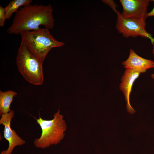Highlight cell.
<instances>
[{
  "label": "cell",
  "mask_w": 154,
  "mask_h": 154,
  "mask_svg": "<svg viewBox=\"0 0 154 154\" xmlns=\"http://www.w3.org/2000/svg\"><path fill=\"white\" fill-rule=\"evenodd\" d=\"M6 19L5 8L0 6V26H4Z\"/></svg>",
  "instance_id": "7c38bea8"
},
{
  "label": "cell",
  "mask_w": 154,
  "mask_h": 154,
  "mask_svg": "<svg viewBox=\"0 0 154 154\" xmlns=\"http://www.w3.org/2000/svg\"><path fill=\"white\" fill-rule=\"evenodd\" d=\"M20 35L31 52L43 62L52 48L64 44L56 39L45 28L24 32Z\"/></svg>",
  "instance_id": "277c9868"
},
{
  "label": "cell",
  "mask_w": 154,
  "mask_h": 154,
  "mask_svg": "<svg viewBox=\"0 0 154 154\" xmlns=\"http://www.w3.org/2000/svg\"><path fill=\"white\" fill-rule=\"evenodd\" d=\"M149 0H120L123 11L121 13L125 18H134L146 20Z\"/></svg>",
  "instance_id": "52a82bcc"
},
{
  "label": "cell",
  "mask_w": 154,
  "mask_h": 154,
  "mask_svg": "<svg viewBox=\"0 0 154 154\" xmlns=\"http://www.w3.org/2000/svg\"><path fill=\"white\" fill-rule=\"evenodd\" d=\"M16 63L19 72L27 81L35 85L43 84V62L31 52L22 38L18 51Z\"/></svg>",
  "instance_id": "7a4b0ae2"
},
{
  "label": "cell",
  "mask_w": 154,
  "mask_h": 154,
  "mask_svg": "<svg viewBox=\"0 0 154 154\" xmlns=\"http://www.w3.org/2000/svg\"><path fill=\"white\" fill-rule=\"evenodd\" d=\"M42 130L40 137L34 143L37 148L45 149L59 143L63 139L67 129L65 121L58 110L51 120H44L39 116L36 119Z\"/></svg>",
  "instance_id": "3957f363"
},
{
  "label": "cell",
  "mask_w": 154,
  "mask_h": 154,
  "mask_svg": "<svg viewBox=\"0 0 154 154\" xmlns=\"http://www.w3.org/2000/svg\"><path fill=\"white\" fill-rule=\"evenodd\" d=\"M102 1L105 4L108 5L112 8V10L116 14L118 11L116 9L117 7H118L115 2L111 0H102Z\"/></svg>",
  "instance_id": "4fadbf2b"
},
{
  "label": "cell",
  "mask_w": 154,
  "mask_h": 154,
  "mask_svg": "<svg viewBox=\"0 0 154 154\" xmlns=\"http://www.w3.org/2000/svg\"><path fill=\"white\" fill-rule=\"evenodd\" d=\"M17 94L15 91L9 90L5 92L0 91V114L7 113L11 110V104L14 97Z\"/></svg>",
  "instance_id": "30bf717a"
},
{
  "label": "cell",
  "mask_w": 154,
  "mask_h": 154,
  "mask_svg": "<svg viewBox=\"0 0 154 154\" xmlns=\"http://www.w3.org/2000/svg\"><path fill=\"white\" fill-rule=\"evenodd\" d=\"M151 78L154 80V74H152L151 75Z\"/></svg>",
  "instance_id": "9a60e30c"
},
{
  "label": "cell",
  "mask_w": 154,
  "mask_h": 154,
  "mask_svg": "<svg viewBox=\"0 0 154 154\" xmlns=\"http://www.w3.org/2000/svg\"><path fill=\"white\" fill-rule=\"evenodd\" d=\"M140 73L133 70L126 69L121 78L119 89L124 96L127 111L131 114H134L135 111L131 105L130 96L133 83Z\"/></svg>",
  "instance_id": "ba28073f"
},
{
  "label": "cell",
  "mask_w": 154,
  "mask_h": 154,
  "mask_svg": "<svg viewBox=\"0 0 154 154\" xmlns=\"http://www.w3.org/2000/svg\"><path fill=\"white\" fill-rule=\"evenodd\" d=\"M32 0H13L11 1L5 7L6 19H9L13 14L19 8L31 4Z\"/></svg>",
  "instance_id": "8fae6325"
},
{
  "label": "cell",
  "mask_w": 154,
  "mask_h": 154,
  "mask_svg": "<svg viewBox=\"0 0 154 154\" xmlns=\"http://www.w3.org/2000/svg\"><path fill=\"white\" fill-rule=\"evenodd\" d=\"M122 64L123 68L133 70L141 73L145 72L148 69L154 68L153 61L141 57L131 49L129 50L128 58Z\"/></svg>",
  "instance_id": "9c48e42d"
},
{
  "label": "cell",
  "mask_w": 154,
  "mask_h": 154,
  "mask_svg": "<svg viewBox=\"0 0 154 154\" xmlns=\"http://www.w3.org/2000/svg\"><path fill=\"white\" fill-rule=\"evenodd\" d=\"M14 115V112L13 110H11L7 113L1 115L0 124L4 126V137L8 141L9 146L6 150L1 151L0 154H11L15 147L22 146L26 142L25 141L19 136L15 130L11 128V121Z\"/></svg>",
  "instance_id": "8992f818"
},
{
  "label": "cell",
  "mask_w": 154,
  "mask_h": 154,
  "mask_svg": "<svg viewBox=\"0 0 154 154\" xmlns=\"http://www.w3.org/2000/svg\"><path fill=\"white\" fill-rule=\"evenodd\" d=\"M153 1L154 2V0ZM152 16H154V7L153 9L150 12L147 13L146 17L147 18Z\"/></svg>",
  "instance_id": "5bb4252c"
},
{
  "label": "cell",
  "mask_w": 154,
  "mask_h": 154,
  "mask_svg": "<svg viewBox=\"0 0 154 154\" xmlns=\"http://www.w3.org/2000/svg\"><path fill=\"white\" fill-rule=\"evenodd\" d=\"M116 27L118 32L125 38L140 36L150 39L154 45V39L146 30L145 20L134 18H125L118 11Z\"/></svg>",
  "instance_id": "5b68a950"
},
{
  "label": "cell",
  "mask_w": 154,
  "mask_h": 154,
  "mask_svg": "<svg viewBox=\"0 0 154 154\" xmlns=\"http://www.w3.org/2000/svg\"><path fill=\"white\" fill-rule=\"evenodd\" d=\"M53 10L50 4H30L21 7L15 13L7 32L20 35L24 32L38 29L41 25L51 29L54 26Z\"/></svg>",
  "instance_id": "6da1fadb"
}]
</instances>
